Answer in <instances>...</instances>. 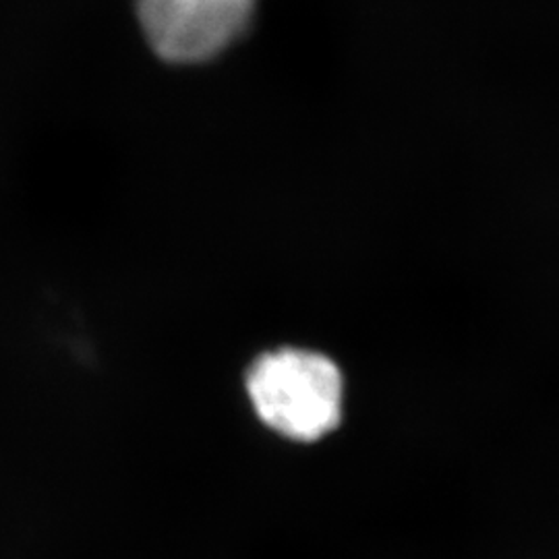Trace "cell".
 <instances>
[{"label": "cell", "instance_id": "cell-1", "mask_svg": "<svg viewBox=\"0 0 559 559\" xmlns=\"http://www.w3.org/2000/svg\"><path fill=\"white\" fill-rule=\"evenodd\" d=\"M247 392L258 417L290 440H320L342 419L344 380L321 353L280 348L261 355L247 373Z\"/></svg>", "mask_w": 559, "mask_h": 559}, {"label": "cell", "instance_id": "cell-2", "mask_svg": "<svg viewBox=\"0 0 559 559\" xmlns=\"http://www.w3.org/2000/svg\"><path fill=\"white\" fill-rule=\"evenodd\" d=\"M261 0H133L141 38L156 59L193 69L224 57L258 17Z\"/></svg>", "mask_w": 559, "mask_h": 559}]
</instances>
